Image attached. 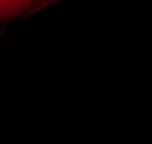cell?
Listing matches in <instances>:
<instances>
[{"instance_id":"obj_1","label":"cell","mask_w":152,"mask_h":144,"mask_svg":"<svg viewBox=\"0 0 152 144\" xmlns=\"http://www.w3.org/2000/svg\"><path fill=\"white\" fill-rule=\"evenodd\" d=\"M52 0H0V17L16 15L24 10H31Z\"/></svg>"}]
</instances>
